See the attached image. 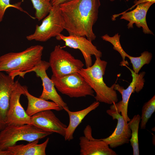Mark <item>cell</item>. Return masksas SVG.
Returning <instances> with one entry per match:
<instances>
[{"mask_svg": "<svg viewBox=\"0 0 155 155\" xmlns=\"http://www.w3.org/2000/svg\"><path fill=\"white\" fill-rule=\"evenodd\" d=\"M100 5V0H70L60 4L64 29L69 35L86 37L91 42L95 40L93 27Z\"/></svg>", "mask_w": 155, "mask_h": 155, "instance_id": "6da1fadb", "label": "cell"}, {"mask_svg": "<svg viewBox=\"0 0 155 155\" xmlns=\"http://www.w3.org/2000/svg\"><path fill=\"white\" fill-rule=\"evenodd\" d=\"M49 140L47 138L41 144H38L39 140H36L26 144H16L5 150H0V155H46Z\"/></svg>", "mask_w": 155, "mask_h": 155, "instance_id": "e0dca14e", "label": "cell"}, {"mask_svg": "<svg viewBox=\"0 0 155 155\" xmlns=\"http://www.w3.org/2000/svg\"><path fill=\"white\" fill-rule=\"evenodd\" d=\"M154 3L152 2H147L139 4L133 10L114 15L112 20H114L117 17L122 15L120 19L129 22L127 25L128 29L133 28V25L135 24L137 27L142 28L143 32L145 34L154 35L153 32L148 28L146 20L147 12Z\"/></svg>", "mask_w": 155, "mask_h": 155, "instance_id": "9a60e30c", "label": "cell"}, {"mask_svg": "<svg viewBox=\"0 0 155 155\" xmlns=\"http://www.w3.org/2000/svg\"><path fill=\"white\" fill-rule=\"evenodd\" d=\"M35 9V18L38 21L44 18L52 7L50 0H30Z\"/></svg>", "mask_w": 155, "mask_h": 155, "instance_id": "44dd1931", "label": "cell"}, {"mask_svg": "<svg viewBox=\"0 0 155 155\" xmlns=\"http://www.w3.org/2000/svg\"><path fill=\"white\" fill-rule=\"evenodd\" d=\"M52 133L31 124L7 125L0 131V150H5L19 141L30 142L39 140Z\"/></svg>", "mask_w": 155, "mask_h": 155, "instance_id": "277c9868", "label": "cell"}, {"mask_svg": "<svg viewBox=\"0 0 155 155\" xmlns=\"http://www.w3.org/2000/svg\"><path fill=\"white\" fill-rule=\"evenodd\" d=\"M56 37L57 40L64 41L66 46L80 50L84 57L86 67L92 65V55L102 57L101 51L85 37L74 35L65 36L60 34Z\"/></svg>", "mask_w": 155, "mask_h": 155, "instance_id": "7c38bea8", "label": "cell"}, {"mask_svg": "<svg viewBox=\"0 0 155 155\" xmlns=\"http://www.w3.org/2000/svg\"></svg>", "mask_w": 155, "mask_h": 155, "instance_id": "f1b7e54d", "label": "cell"}, {"mask_svg": "<svg viewBox=\"0 0 155 155\" xmlns=\"http://www.w3.org/2000/svg\"><path fill=\"white\" fill-rule=\"evenodd\" d=\"M43 47L32 46L18 52H10L0 56V72L4 71L14 78L17 75L24 78L26 73L41 61Z\"/></svg>", "mask_w": 155, "mask_h": 155, "instance_id": "7a4b0ae2", "label": "cell"}, {"mask_svg": "<svg viewBox=\"0 0 155 155\" xmlns=\"http://www.w3.org/2000/svg\"><path fill=\"white\" fill-rule=\"evenodd\" d=\"M21 2L14 4H11L10 0H0V22L2 21L5 12L7 9L12 7L16 8L19 10L26 12L20 6Z\"/></svg>", "mask_w": 155, "mask_h": 155, "instance_id": "d4e9b609", "label": "cell"}, {"mask_svg": "<svg viewBox=\"0 0 155 155\" xmlns=\"http://www.w3.org/2000/svg\"><path fill=\"white\" fill-rule=\"evenodd\" d=\"M152 57V54L147 51L142 53L140 56L132 57L130 60L132 64L134 72L136 74L138 73L144 65L148 64L150 63Z\"/></svg>", "mask_w": 155, "mask_h": 155, "instance_id": "603a6c76", "label": "cell"}, {"mask_svg": "<svg viewBox=\"0 0 155 155\" xmlns=\"http://www.w3.org/2000/svg\"><path fill=\"white\" fill-rule=\"evenodd\" d=\"M23 87L25 91L24 95L26 96L28 100V106L26 111L29 116L31 117L38 112L46 110H53L59 111L63 109L53 101H49L33 96L28 92L27 86Z\"/></svg>", "mask_w": 155, "mask_h": 155, "instance_id": "d6986e66", "label": "cell"}, {"mask_svg": "<svg viewBox=\"0 0 155 155\" xmlns=\"http://www.w3.org/2000/svg\"><path fill=\"white\" fill-rule=\"evenodd\" d=\"M96 59L92 66L82 68L78 73L84 78L96 93L94 98L96 101L108 104H112L118 101L117 95L114 89L115 84L108 86L103 80L107 63L96 57Z\"/></svg>", "mask_w": 155, "mask_h": 155, "instance_id": "3957f363", "label": "cell"}, {"mask_svg": "<svg viewBox=\"0 0 155 155\" xmlns=\"http://www.w3.org/2000/svg\"><path fill=\"white\" fill-rule=\"evenodd\" d=\"M69 0H50V2L52 6H58L66 1Z\"/></svg>", "mask_w": 155, "mask_h": 155, "instance_id": "4316f807", "label": "cell"}, {"mask_svg": "<svg viewBox=\"0 0 155 155\" xmlns=\"http://www.w3.org/2000/svg\"><path fill=\"white\" fill-rule=\"evenodd\" d=\"M84 135L79 138L80 155H116L117 154L102 139L94 138L91 126L87 125L83 131Z\"/></svg>", "mask_w": 155, "mask_h": 155, "instance_id": "30bf717a", "label": "cell"}, {"mask_svg": "<svg viewBox=\"0 0 155 155\" xmlns=\"http://www.w3.org/2000/svg\"><path fill=\"white\" fill-rule=\"evenodd\" d=\"M25 91L18 80L11 94L9 107L7 117V125L31 124V117L28 116L20 102L21 95H24Z\"/></svg>", "mask_w": 155, "mask_h": 155, "instance_id": "9c48e42d", "label": "cell"}, {"mask_svg": "<svg viewBox=\"0 0 155 155\" xmlns=\"http://www.w3.org/2000/svg\"><path fill=\"white\" fill-rule=\"evenodd\" d=\"M51 79L58 90L70 98L94 96V91L78 72L61 78L52 75Z\"/></svg>", "mask_w": 155, "mask_h": 155, "instance_id": "52a82bcc", "label": "cell"}, {"mask_svg": "<svg viewBox=\"0 0 155 155\" xmlns=\"http://www.w3.org/2000/svg\"><path fill=\"white\" fill-rule=\"evenodd\" d=\"M99 104V102L95 101L87 107L77 111H70L68 106L63 108L67 113L69 117V124L66 128L64 137L65 141H70L73 139L74 132L82 120L90 112L97 108Z\"/></svg>", "mask_w": 155, "mask_h": 155, "instance_id": "ac0fdd59", "label": "cell"}, {"mask_svg": "<svg viewBox=\"0 0 155 155\" xmlns=\"http://www.w3.org/2000/svg\"><path fill=\"white\" fill-rule=\"evenodd\" d=\"M128 68L131 72L132 77V82L126 89L115 83L114 89L121 94L122 100L118 102L112 104L110 106V109L115 110L119 113H121V115L126 123L130 120L127 115L128 106L130 97L132 93L135 92L138 93L143 89L145 82L144 77L145 74L144 71L139 74L135 73L132 69Z\"/></svg>", "mask_w": 155, "mask_h": 155, "instance_id": "ba28073f", "label": "cell"}, {"mask_svg": "<svg viewBox=\"0 0 155 155\" xmlns=\"http://www.w3.org/2000/svg\"><path fill=\"white\" fill-rule=\"evenodd\" d=\"M106 112L112 117L113 119L117 120V124L112 133L102 140L112 148L128 144L131 136V131L128 123L125 122L122 115L115 110L110 109Z\"/></svg>", "mask_w": 155, "mask_h": 155, "instance_id": "4fadbf2b", "label": "cell"}, {"mask_svg": "<svg viewBox=\"0 0 155 155\" xmlns=\"http://www.w3.org/2000/svg\"><path fill=\"white\" fill-rule=\"evenodd\" d=\"M49 67V62L42 60L29 72H34L37 76L40 77L42 80L43 90L39 98L46 100H51L63 109L67 106V104L58 93L53 82L46 74V70Z\"/></svg>", "mask_w": 155, "mask_h": 155, "instance_id": "8fae6325", "label": "cell"}, {"mask_svg": "<svg viewBox=\"0 0 155 155\" xmlns=\"http://www.w3.org/2000/svg\"><path fill=\"white\" fill-rule=\"evenodd\" d=\"M141 116L139 114L135 115L128 123L131 131V138L129 139L133 150V155H139V150L138 138L139 125Z\"/></svg>", "mask_w": 155, "mask_h": 155, "instance_id": "ffe728a7", "label": "cell"}, {"mask_svg": "<svg viewBox=\"0 0 155 155\" xmlns=\"http://www.w3.org/2000/svg\"><path fill=\"white\" fill-rule=\"evenodd\" d=\"M14 79L10 75L0 72V131L7 126L10 98L16 84Z\"/></svg>", "mask_w": 155, "mask_h": 155, "instance_id": "2e32d148", "label": "cell"}, {"mask_svg": "<svg viewBox=\"0 0 155 155\" xmlns=\"http://www.w3.org/2000/svg\"><path fill=\"white\" fill-rule=\"evenodd\" d=\"M49 62L53 75L57 78L77 73L84 65L81 60L75 58L59 45L55 46L51 53Z\"/></svg>", "mask_w": 155, "mask_h": 155, "instance_id": "8992f818", "label": "cell"}, {"mask_svg": "<svg viewBox=\"0 0 155 155\" xmlns=\"http://www.w3.org/2000/svg\"><path fill=\"white\" fill-rule=\"evenodd\" d=\"M120 35L118 33L116 34L112 37L106 34L104 36V40L111 43L113 45V49L120 53L122 58L123 62V63L122 64L124 65L128 64L125 60V57H127L129 59L131 56L127 54L123 49L120 42Z\"/></svg>", "mask_w": 155, "mask_h": 155, "instance_id": "cb8c5ba5", "label": "cell"}, {"mask_svg": "<svg viewBox=\"0 0 155 155\" xmlns=\"http://www.w3.org/2000/svg\"><path fill=\"white\" fill-rule=\"evenodd\" d=\"M147 2H152L154 3H155V0H135L134 1V5H133L129 9H128L127 10L123 12L122 13H125L126 12L128 11L131 9H132L135 7L137 5Z\"/></svg>", "mask_w": 155, "mask_h": 155, "instance_id": "484cf974", "label": "cell"}, {"mask_svg": "<svg viewBox=\"0 0 155 155\" xmlns=\"http://www.w3.org/2000/svg\"><path fill=\"white\" fill-rule=\"evenodd\" d=\"M31 123L44 131L64 137L67 126L62 122L51 110L40 112L31 117Z\"/></svg>", "mask_w": 155, "mask_h": 155, "instance_id": "5bb4252c", "label": "cell"}, {"mask_svg": "<svg viewBox=\"0 0 155 155\" xmlns=\"http://www.w3.org/2000/svg\"><path fill=\"white\" fill-rule=\"evenodd\" d=\"M64 29L63 20L59 5L54 6L41 24L36 25L34 32L27 36L26 38L29 41L46 42L61 34Z\"/></svg>", "mask_w": 155, "mask_h": 155, "instance_id": "5b68a950", "label": "cell"}, {"mask_svg": "<svg viewBox=\"0 0 155 155\" xmlns=\"http://www.w3.org/2000/svg\"><path fill=\"white\" fill-rule=\"evenodd\" d=\"M155 111V96L154 95L143 106L141 117L140 128L144 129L148 120Z\"/></svg>", "mask_w": 155, "mask_h": 155, "instance_id": "7402d4cb", "label": "cell"}, {"mask_svg": "<svg viewBox=\"0 0 155 155\" xmlns=\"http://www.w3.org/2000/svg\"><path fill=\"white\" fill-rule=\"evenodd\" d=\"M115 0H110V1H115ZM126 1H128L129 0H126Z\"/></svg>", "mask_w": 155, "mask_h": 155, "instance_id": "83f0119b", "label": "cell"}]
</instances>
